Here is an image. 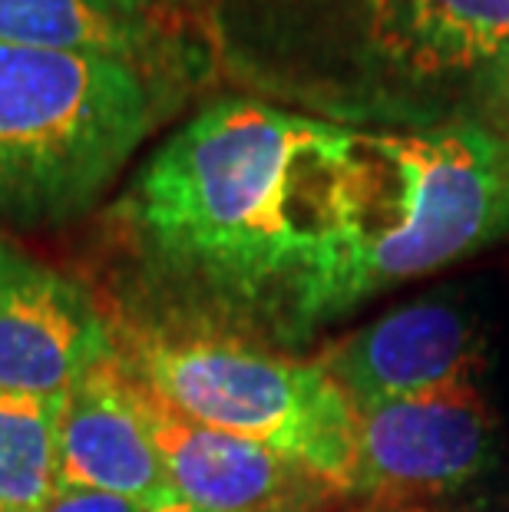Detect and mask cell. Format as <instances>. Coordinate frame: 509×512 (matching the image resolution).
Segmentation results:
<instances>
[{"label": "cell", "instance_id": "1", "mask_svg": "<svg viewBox=\"0 0 509 512\" xmlns=\"http://www.w3.org/2000/svg\"><path fill=\"white\" fill-rule=\"evenodd\" d=\"M348 126L248 93L219 96L149 156L110 209L162 298L281 341L314 331Z\"/></svg>", "mask_w": 509, "mask_h": 512}, {"label": "cell", "instance_id": "2", "mask_svg": "<svg viewBox=\"0 0 509 512\" xmlns=\"http://www.w3.org/2000/svg\"><path fill=\"white\" fill-rule=\"evenodd\" d=\"M248 96L324 123L490 126L509 83V0H189Z\"/></svg>", "mask_w": 509, "mask_h": 512}, {"label": "cell", "instance_id": "3", "mask_svg": "<svg viewBox=\"0 0 509 512\" xmlns=\"http://www.w3.org/2000/svg\"><path fill=\"white\" fill-rule=\"evenodd\" d=\"M509 235V136L480 119L348 126L311 324L470 258Z\"/></svg>", "mask_w": 509, "mask_h": 512}, {"label": "cell", "instance_id": "4", "mask_svg": "<svg viewBox=\"0 0 509 512\" xmlns=\"http://www.w3.org/2000/svg\"><path fill=\"white\" fill-rule=\"evenodd\" d=\"M176 83L123 60L0 43V225L27 232L90 212Z\"/></svg>", "mask_w": 509, "mask_h": 512}, {"label": "cell", "instance_id": "5", "mask_svg": "<svg viewBox=\"0 0 509 512\" xmlns=\"http://www.w3.org/2000/svg\"><path fill=\"white\" fill-rule=\"evenodd\" d=\"M123 364L189 420L252 440L328 489L351 493L357 407L321 364L258 351L225 334H156Z\"/></svg>", "mask_w": 509, "mask_h": 512}, {"label": "cell", "instance_id": "6", "mask_svg": "<svg viewBox=\"0 0 509 512\" xmlns=\"http://www.w3.org/2000/svg\"><path fill=\"white\" fill-rule=\"evenodd\" d=\"M496 460V420L473 380L357 410L354 486L374 503L443 496Z\"/></svg>", "mask_w": 509, "mask_h": 512}, {"label": "cell", "instance_id": "7", "mask_svg": "<svg viewBox=\"0 0 509 512\" xmlns=\"http://www.w3.org/2000/svg\"><path fill=\"white\" fill-rule=\"evenodd\" d=\"M113 357L90 291L0 238V390L70 394Z\"/></svg>", "mask_w": 509, "mask_h": 512}, {"label": "cell", "instance_id": "8", "mask_svg": "<svg viewBox=\"0 0 509 512\" xmlns=\"http://www.w3.org/2000/svg\"><path fill=\"white\" fill-rule=\"evenodd\" d=\"M129 390L172 489L186 503L205 512H311L328 496V486L298 463L189 420L133 374Z\"/></svg>", "mask_w": 509, "mask_h": 512}, {"label": "cell", "instance_id": "9", "mask_svg": "<svg viewBox=\"0 0 509 512\" xmlns=\"http://www.w3.org/2000/svg\"><path fill=\"white\" fill-rule=\"evenodd\" d=\"M480 361L483 337L473 311L460 298L433 294L344 337L321 367L361 410L470 380Z\"/></svg>", "mask_w": 509, "mask_h": 512}, {"label": "cell", "instance_id": "10", "mask_svg": "<svg viewBox=\"0 0 509 512\" xmlns=\"http://www.w3.org/2000/svg\"><path fill=\"white\" fill-rule=\"evenodd\" d=\"M60 486L100 489L156 509L179 499L136 410L119 354L67 394L60 423Z\"/></svg>", "mask_w": 509, "mask_h": 512}, {"label": "cell", "instance_id": "11", "mask_svg": "<svg viewBox=\"0 0 509 512\" xmlns=\"http://www.w3.org/2000/svg\"><path fill=\"white\" fill-rule=\"evenodd\" d=\"M0 43L123 60L176 80L196 63L182 17L133 0H0Z\"/></svg>", "mask_w": 509, "mask_h": 512}, {"label": "cell", "instance_id": "12", "mask_svg": "<svg viewBox=\"0 0 509 512\" xmlns=\"http://www.w3.org/2000/svg\"><path fill=\"white\" fill-rule=\"evenodd\" d=\"M67 394L0 390V512H40L60 486Z\"/></svg>", "mask_w": 509, "mask_h": 512}, {"label": "cell", "instance_id": "13", "mask_svg": "<svg viewBox=\"0 0 509 512\" xmlns=\"http://www.w3.org/2000/svg\"><path fill=\"white\" fill-rule=\"evenodd\" d=\"M40 512H149L133 499L100 493V489H80V486H57L50 503Z\"/></svg>", "mask_w": 509, "mask_h": 512}, {"label": "cell", "instance_id": "14", "mask_svg": "<svg viewBox=\"0 0 509 512\" xmlns=\"http://www.w3.org/2000/svg\"><path fill=\"white\" fill-rule=\"evenodd\" d=\"M490 126H493V129H500V133L509 136V83H506V90H503V96H500V103H496Z\"/></svg>", "mask_w": 509, "mask_h": 512}, {"label": "cell", "instance_id": "15", "mask_svg": "<svg viewBox=\"0 0 509 512\" xmlns=\"http://www.w3.org/2000/svg\"><path fill=\"white\" fill-rule=\"evenodd\" d=\"M133 4L156 7V10H166V14H176V17H182V4H189V0H133Z\"/></svg>", "mask_w": 509, "mask_h": 512}, {"label": "cell", "instance_id": "16", "mask_svg": "<svg viewBox=\"0 0 509 512\" xmlns=\"http://www.w3.org/2000/svg\"><path fill=\"white\" fill-rule=\"evenodd\" d=\"M149 512H205V509H199V506L186 503V499H169V503H162V506L149 509Z\"/></svg>", "mask_w": 509, "mask_h": 512}]
</instances>
